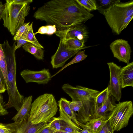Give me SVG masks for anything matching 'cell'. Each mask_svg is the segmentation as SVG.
Segmentation results:
<instances>
[{"instance_id": "1", "label": "cell", "mask_w": 133, "mask_h": 133, "mask_svg": "<svg viewBox=\"0 0 133 133\" xmlns=\"http://www.w3.org/2000/svg\"><path fill=\"white\" fill-rule=\"evenodd\" d=\"M94 16L75 0H52L45 3L35 12L36 19L55 25L57 30H63L82 24Z\"/></svg>"}, {"instance_id": "2", "label": "cell", "mask_w": 133, "mask_h": 133, "mask_svg": "<svg viewBox=\"0 0 133 133\" xmlns=\"http://www.w3.org/2000/svg\"><path fill=\"white\" fill-rule=\"evenodd\" d=\"M16 45L15 42L10 46L7 40L1 44L6 63L7 81L6 87L8 95V102L4 105V108L6 109L14 107L18 112L23 104L24 98L19 93L16 83Z\"/></svg>"}, {"instance_id": "3", "label": "cell", "mask_w": 133, "mask_h": 133, "mask_svg": "<svg viewBox=\"0 0 133 133\" xmlns=\"http://www.w3.org/2000/svg\"><path fill=\"white\" fill-rule=\"evenodd\" d=\"M62 88L72 101L81 102L82 107L75 115L78 122L85 124L94 113L96 98L100 91L80 85L74 87L69 83L64 84Z\"/></svg>"}, {"instance_id": "4", "label": "cell", "mask_w": 133, "mask_h": 133, "mask_svg": "<svg viewBox=\"0 0 133 133\" xmlns=\"http://www.w3.org/2000/svg\"><path fill=\"white\" fill-rule=\"evenodd\" d=\"M103 14L112 32L119 35L133 18V1L113 4L104 10Z\"/></svg>"}, {"instance_id": "5", "label": "cell", "mask_w": 133, "mask_h": 133, "mask_svg": "<svg viewBox=\"0 0 133 133\" xmlns=\"http://www.w3.org/2000/svg\"><path fill=\"white\" fill-rule=\"evenodd\" d=\"M58 104L54 96L45 93L37 97L31 104L30 121L35 124L48 122L56 114Z\"/></svg>"}, {"instance_id": "6", "label": "cell", "mask_w": 133, "mask_h": 133, "mask_svg": "<svg viewBox=\"0 0 133 133\" xmlns=\"http://www.w3.org/2000/svg\"><path fill=\"white\" fill-rule=\"evenodd\" d=\"M4 10L0 15L3 25L13 36L24 23L25 17L28 15L30 9V3L23 4L11 3L7 0Z\"/></svg>"}, {"instance_id": "7", "label": "cell", "mask_w": 133, "mask_h": 133, "mask_svg": "<svg viewBox=\"0 0 133 133\" xmlns=\"http://www.w3.org/2000/svg\"><path fill=\"white\" fill-rule=\"evenodd\" d=\"M133 114V106L131 101L119 102L106 116L107 121L111 131H118L128 125Z\"/></svg>"}, {"instance_id": "8", "label": "cell", "mask_w": 133, "mask_h": 133, "mask_svg": "<svg viewBox=\"0 0 133 133\" xmlns=\"http://www.w3.org/2000/svg\"><path fill=\"white\" fill-rule=\"evenodd\" d=\"M109 69L110 80L108 86L110 94L119 102L122 96V83L120 74L121 67L114 62L107 63Z\"/></svg>"}, {"instance_id": "9", "label": "cell", "mask_w": 133, "mask_h": 133, "mask_svg": "<svg viewBox=\"0 0 133 133\" xmlns=\"http://www.w3.org/2000/svg\"><path fill=\"white\" fill-rule=\"evenodd\" d=\"M28 116L19 122L6 124L11 130L10 133H38L41 131L49 122L33 124Z\"/></svg>"}, {"instance_id": "10", "label": "cell", "mask_w": 133, "mask_h": 133, "mask_svg": "<svg viewBox=\"0 0 133 133\" xmlns=\"http://www.w3.org/2000/svg\"><path fill=\"white\" fill-rule=\"evenodd\" d=\"M110 47L115 57L127 64L129 63L131 50L127 41L122 39H116L111 43Z\"/></svg>"}, {"instance_id": "11", "label": "cell", "mask_w": 133, "mask_h": 133, "mask_svg": "<svg viewBox=\"0 0 133 133\" xmlns=\"http://www.w3.org/2000/svg\"><path fill=\"white\" fill-rule=\"evenodd\" d=\"M82 49L74 50L67 49L65 46V42L60 40L56 51L51 57L50 63L52 68L54 69L62 68L67 60Z\"/></svg>"}, {"instance_id": "12", "label": "cell", "mask_w": 133, "mask_h": 133, "mask_svg": "<svg viewBox=\"0 0 133 133\" xmlns=\"http://www.w3.org/2000/svg\"><path fill=\"white\" fill-rule=\"evenodd\" d=\"M55 34L60 40L64 42L69 39L76 38L85 42L88 36L86 27L82 24L72 26L65 30H57Z\"/></svg>"}, {"instance_id": "13", "label": "cell", "mask_w": 133, "mask_h": 133, "mask_svg": "<svg viewBox=\"0 0 133 133\" xmlns=\"http://www.w3.org/2000/svg\"><path fill=\"white\" fill-rule=\"evenodd\" d=\"M20 75L26 83L35 82L39 84H48L51 78L49 69L45 68L39 71L25 69Z\"/></svg>"}, {"instance_id": "14", "label": "cell", "mask_w": 133, "mask_h": 133, "mask_svg": "<svg viewBox=\"0 0 133 133\" xmlns=\"http://www.w3.org/2000/svg\"><path fill=\"white\" fill-rule=\"evenodd\" d=\"M120 74L122 88L128 86L133 87V62L121 68Z\"/></svg>"}, {"instance_id": "15", "label": "cell", "mask_w": 133, "mask_h": 133, "mask_svg": "<svg viewBox=\"0 0 133 133\" xmlns=\"http://www.w3.org/2000/svg\"><path fill=\"white\" fill-rule=\"evenodd\" d=\"M59 111L61 130L70 133H79L82 129L73 122L62 111L59 109Z\"/></svg>"}, {"instance_id": "16", "label": "cell", "mask_w": 133, "mask_h": 133, "mask_svg": "<svg viewBox=\"0 0 133 133\" xmlns=\"http://www.w3.org/2000/svg\"><path fill=\"white\" fill-rule=\"evenodd\" d=\"M32 99L31 95L24 98L22 106L12 119L14 122H19L30 115Z\"/></svg>"}, {"instance_id": "17", "label": "cell", "mask_w": 133, "mask_h": 133, "mask_svg": "<svg viewBox=\"0 0 133 133\" xmlns=\"http://www.w3.org/2000/svg\"><path fill=\"white\" fill-rule=\"evenodd\" d=\"M70 101L64 98H61L58 102V105L59 109L61 110L70 118L71 120L77 126L82 128L85 124L81 123L78 122L76 118L75 113L72 111L70 106Z\"/></svg>"}, {"instance_id": "18", "label": "cell", "mask_w": 133, "mask_h": 133, "mask_svg": "<svg viewBox=\"0 0 133 133\" xmlns=\"http://www.w3.org/2000/svg\"><path fill=\"white\" fill-rule=\"evenodd\" d=\"M111 97L103 104L94 112L90 119L102 116H106L112 110L115 104H114Z\"/></svg>"}, {"instance_id": "19", "label": "cell", "mask_w": 133, "mask_h": 133, "mask_svg": "<svg viewBox=\"0 0 133 133\" xmlns=\"http://www.w3.org/2000/svg\"><path fill=\"white\" fill-rule=\"evenodd\" d=\"M106 121V116H102L91 119L85 125L90 129L93 133H98Z\"/></svg>"}, {"instance_id": "20", "label": "cell", "mask_w": 133, "mask_h": 133, "mask_svg": "<svg viewBox=\"0 0 133 133\" xmlns=\"http://www.w3.org/2000/svg\"><path fill=\"white\" fill-rule=\"evenodd\" d=\"M32 24V22L29 25L20 39L25 40L39 48L44 49L43 47L39 43L35 36L33 30Z\"/></svg>"}, {"instance_id": "21", "label": "cell", "mask_w": 133, "mask_h": 133, "mask_svg": "<svg viewBox=\"0 0 133 133\" xmlns=\"http://www.w3.org/2000/svg\"><path fill=\"white\" fill-rule=\"evenodd\" d=\"M22 48L26 51L32 54L37 59L43 60L44 50L42 49L39 48L28 42L23 45Z\"/></svg>"}, {"instance_id": "22", "label": "cell", "mask_w": 133, "mask_h": 133, "mask_svg": "<svg viewBox=\"0 0 133 133\" xmlns=\"http://www.w3.org/2000/svg\"><path fill=\"white\" fill-rule=\"evenodd\" d=\"M111 96L108 87L102 91L100 92L96 98L94 112L103 104Z\"/></svg>"}, {"instance_id": "23", "label": "cell", "mask_w": 133, "mask_h": 133, "mask_svg": "<svg viewBox=\"0 0 133 133\" xmlns=\"http://www.w3.org/2000/svg\"><path fill=\"white\" fill-rule=\"evenodd\" d=\"M85 42L76 38H71L65 41L66 49L71 50H77L83 49L90 46H85Z\"/></svg>"}, {"instance_id": "24", "label": "cell", "mask_w": 133, "mask_h": 133, "mask_svg": "<svg viewBox=\"0 0 133 133\" xmlns=\"http://www.w3.org/2000/svg\"><path fill=\"white\" fill-rule=\"evenodd\" d=\"M85 50L79 51L75 57L69 62L64 66L60 70L57 72L53 75L51 76V78L55 76L56 75L66 68L67 66L71 64L79 62L85 59L87 57L88 55L85 53Z\"/></svg>"}, {"instance_id": "25", "label": "cell", "mask_w": 133, "mask_h": 133, "mask_svg": "<svg viewBox=\"0 0 133 133\" xmlns=\"http://www.w3.org/2000/svg\"><path fill=\"white\" fill-rule=\"evenodd\" d=\"M81 6L90 12L98 9L96 1L94 0H75Z\"/></svg>"}, {"instance_id": "26", "label": "cell", "mask_w": 133, "mask_h": 133, "mask_svg": "<svg viewBox=\"0 0 133 133\" xmlns=\"http://www.w3.org/2000/svg\"><path fill=\"white\" fill-rule=\"evenodd\" d=\"M57 31L55 25H47L40 27L37 32L35 33V35L39 33L42 34L52 35L55 34Z\"/></svg>"}, {"instance_id": "27", "label": "cell", "mask_w": 133, "mask_h": 133, "mask_svg": "<svg viewBox=\"0 0 133 133\" xmlns=\"http://www.w3.org/2000/svg\"><path fill=\"white\" fill-rule=\"evenodd\" d=\"M49 127L56 131L61 130L62 127L59 117H52L50 121Z\"/></svg>"}, {"instance_id": "28", "label": "cell", "mask_w": 133, "mask_h": 133, "mask_svg": "<svg viewBox=\"0 0 133 133\" xmlns=\"http://www.w3.org/2000/svg\"><path fill=\"white\" fill-rule=\"evenodd\" d=\"M30 22L24 23L18 29L14 36L13 39L16 41L22 36L29 26Z\"/></svg>"}, {"instance_id": "29", "label": "cell", "mask_w": 133, "mask_h": 133, "mask_svg": "<svg viewBox=\"0 0 133 133\" xmlns=\"http://www.w3.org/2000/svg\"><path fill=\"white\" fill-rule=\"evenodd\" d=\"M82 103L79 101H70V106L71 110L74 112H78L80 109Z\"/></svg>"}, {"instance_id": "30", "label": "cell", "mask_w": 133, "mask_h": 133, "mask_svg": "<svg viewBox=\"0 0 133 133\" xmlns=\"http://www.w3.org/2000/svg\"><path fill=\"white\" fill-rule=\"evenodd\" d=\"M6 90V81L0 68V93H3Z\"/></svg>"}, {"instance_id": "31", "label": "cell", "mask_w": 133, "mask_h": 133, "mask_svg": "<svg viewBox=\"0 0 133 133\" xmlns=\"http://www.w3.org/2000/svg\"><path fill=\"white\" fill-rule=\"evenodd\" d=\"M99 1L102 6H108V7L113 4L121 2L120 0H100Z\"/></svg>"}, {"instance_id": "32", "label": "cell", "mask_w": 133, "mask_h": 133, "mask_svg": "<svg viewBox=\"0 0 133 133\" xmlns=\"http://www.w3.org/2000/svg\"><path fill=\"white\" fill-rule=\"evenodd\" d=\"M50 121L48 124L46 125L44 128L38 133H54L56 131L49 127Z\"/></svg>"}, {"instance_id": "33", "label": "cell", "mask_w": 133, "mask_h": 133, "mask_svg": "<svg viewBox=\"0 0 133 133\" xmlns=\"http://www.w3.org/2000/svg\"><path fill=\"white\" fill-rule=\"evenodd\" d=\"M10 3L12 4H23L26 3H30L33 2L32 0H7Z\"/></svg>"}, {"instance_id": "34", "label": "cell", "mask_w": 133, "mask_h": 133, "mask_svg": "<svg viewBox=\"0 0 133 133\" xmlns=\"http://www.w3.org/2000/svg\"><path fill=\"white\" fill-rule=\"evenodd\" d=\"M11 132V129L6 124L0 123V133H10Z\"/></svg>"}, {"instance_id": "35", "label": "cell", "mask_w": 133, "mask_h": 133, "mask_svg": "<svg viewBox=\"0 0 133 133\" xmlns=\"http://www.w3.org/2000/svg\"><path fill=\"white\" fill-rule=\"evenodd\" d=\"M16 41H17V45H16L15 48V51L17 49L19 48L21 46L28 42L26 40L22 38L17 40Z\"/></svg>"}, {"instance_id": "36", "label": "cell", "mask_w": 133, "mask_h": 133, "mask_svg": "<svg viewBox=\"0 0 133 133\" xmlns=\"http://www.w3.org/2000/svg\"><path fill=\"white\" fill-rule=\"evenodd\" d=\"M2 103V102L0 101V115L4 116L8 114V112L7 110L4 108Z\"/></svg>"}, {"instance_id": "37", "label": "cell", "mask_w": 133, "mask_h": 133, "mask_svg": "<svg viewBox=\"0 0 133 133\" xmlns=\"http://www.w3.org/2000/svg\"><path fill=\"white\" fill-rule=\"evenodd\" d=\"M82 128L83 129L79 132V133H93L90 129L85 126V124Z\"/></svg>"}, {"instance_id": "38", "label": "cell", "mask_w": 133, "mask_h": 133, "mask_svg": "<svg viewBox=\"0 0 133 133\" xmlns=\"http://www.w3.org/2000/svg\"><path fill=\"white\" fill-rule=\"evenodd\" d=\"M108 126V122L107 121L98 133H106Z\"/></svg>"}, {"instance_id": "39", "label": "cell", "mask_w": 133, "mask_h": 133, "mask_svg": "<svg viewBox=\"0 0 133 133\" xmlns=\"http://www.w3.org/2000/svg\"><path fill=\"white\" fill-rule=\"evenodd\" d=\"M5 58V56L2 48L1 44H0V59Z\"/></svg>"}, {"instance_id": "40", "label": "cell", "mask_w": 133, "mask_h": 133, "mask_svg": "<svg viewBox=\"0 0 133 133\" xmlns=\"http://www.w3.org/2000/svg\"><path fill=\"white\" fill-rule=\"evenodd\" d=\"M5 4H3L2 5L0 6V15L2 13L5 8Z\"/></svg>"}, {"instance_id": "41", "label": "cell", "mask_w": 133, "mask_h": 133, "mask_svg": "<svg viewBox=\"0 0 133 133\" xmlns=\"http://www.w3.org/2000/svg\"><path fill=\"white\" fill-rule=\"evenodd\" d=\"M54 133H70L68 132L61 130L59 131H56Z\"/></svg>"}, {"instance_id": "42", "label": "cell", "mask_w": 133, "mask_h": 133, "mask_svg": "<svg viewBox=\"0 0 133 133\" xmlns=\"http://www.w3.org/2000/svg\"><path fill=\"white\" fill-rule=\"evenodd\" d=\"M106 133H114V132H112L109 126L107 129Z\"/></svg>"}, {"instance_id": "43", "label": "cell", "mask_w": 133, "mask_h": 133, "mask_svg": "<svg viewBox=\"0 0 133 133\" xmlns=\"http://www.w3.org/2000/svg\"><path fill=\"white\" fill-rule=\"evenodd\" d=\"M0 101L3 103V98L2 96L0 95Z\"/></svg>"}, {"instance_id": "44", "label": "cell", "mask_w": 133, "mask_h": 133, "mask_svg": "<svg viewBox=\"0 0 133 133\" xmlns=\"http://www.w3.org/2000/svg\"><path fill=\"white\" fill-rule=\"evenodd\" d=\"M3 5V4L2 2L0 1V6L2 5Z\"/></svg>"}, {"instance_id": "45", "label": "cell", "mask_w": 133, "mask_h": 133, "mask_svg": "<svg viewBox=\"0 0 133 133\" xmlns=\"http://www.w3.org/2000/svg\"><path fill=\"white\" fill-rule=\"evenodd\" d=\"M1 18L0 17V20H1Z\"/></svg>"}]
</instances>
